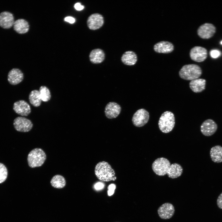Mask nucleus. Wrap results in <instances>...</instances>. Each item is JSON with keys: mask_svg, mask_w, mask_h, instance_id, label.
<instances>
[{"mask_svg": "<svg viewBox=\"0 0 222 222\" xmlns=\"http://www.w3.org/2000/svg\"><path fill=\"white\" fill-rule=\"evenodd\" d=\"M158 213L162 219L167 220L170 219L174 215L175 209L173 205L170 203H165L158 208Z\"/></svg>", "mask_w": 222, "mask_h": 222, "instance_id": "nucleus-8", "label": "nucleus"}, {"mask_svg": "<svg viewBox=\"0 0 222 222\" xmlns=\"http://www.w3.org/2000/svg\"><path fill=\"white\" fill-rule=\"evenodd\" d=\"M105 55L103 50L99 48L92 50L90 52L89 58L91 62L94 64L102 63L105 60Z\"/></svg>", "mask_w": 222, "mask_h": 222, "instance_id": "nucleus-18", "label": "nucleus"}, {"mask_svg": "<svg viewBox=\"0 0 222 222\" xmlns=\"http://www.w3.org/2000/svg\"><path fill=\"white\" fill-rule=\"evenodd\" d=\"M210 158L214 162L220 163L222 162V146L216 145L212 147L210 152Z\"/></svg>", "mask_w": 222, "mask_h": 222, "instance_id": "nucleus-22", "label": "nucleus"}, {"mask_svg": "<svg viewBox=\"0 0 222 222\" xmlns=\"http://www.w3.org/2000/svg\"><path fill=\"white\" fill-rule=\"evenodd\" d=\"M171 165L168 160L163 157L156 159L153 163L152 168L154 173L159 176L167 174Z\"/></svg>", "mask_w": 222, "mask_h": 222, "instance_id": "nucleus-5", "label": "nucleus"}, {"mask_svg": "<svg viewBox=\"0 0 222 222\" xmlns=\"http://www.w3.org/2000/svg\"><path fill=\"white\" fill-rule=\"evenodd\" d=\"M149 117V113L146 110L140 109L134 114L132 118V123L136 127H142L147 123Z\"/></svg>", "mask_w": 222, "mask_h": 222, "instance_id": "nucleus-6", "label": "nucleus"}, {"mask_svg": "<svg viewBox=\"0 0 222 222\" xmlns=\"http://www.w3.org/2000/svg\"><path fill=\"white\" fill-rule=\"evenodd\" d=\"M121 110V107L118 104L110 102L106 106L105 113L107 117L112 119L117 117L120 113Z\"/></svg>", "mask_w": 222, "mask_h": 222, "instance_id": "nucleus-14", "label": "nucleus"}, {"mask_svg": "<svg viewBox=\"0 0 222 222\" xmlns=\"http://www.w3.org/2000/svg\"><path fill=\"white\" fill-rule=\"evenodd\" d=\"M94 171L97 178L102 181H114L117 179L114 170L106 162L103 161L97 163L95 167Z\"/></svg>", "mask_w": 222, "mask_h": 222, "instance_id": "nucleus-1", "label": "nucleus"}, {"mask_svg": "<svg viewBox=\"0 0 222 222\" xmlns=\"http://www.w3.org/2000/svg\"><path fill=\"white\" fill-rule=\"evenodd\" d=\"M40 97L42 100L44 102L49 101L51 98V94L49 89L44 86H41L39 89Z\"/></svg>", "mask_w": 222, "mask_h": 222, "instance_id": "nucleus-26", "label": "nucleus"}, {"mask_svg": "<svg viewBox=\"0 0 222 222\" xmlns=\"http://www.w3.org/2000/svg\"><path fill=\"white\" fill-rule=\"evenodd\" d=\"M202 71L198 65L194 64H186L182 67L179 72L181 78L186 80H192L199 78L201 76Z\"/></svg>", "mask_w": 222, "mask_h": 222, "instance_id": "nucleus-2", "label": "nucleus"}, {"mask_svg": "<svg viewBox=\"0 0 222 222\" xmlns=\"http://www.w3.org/2000/svg\"><path fill=\"white\" fill-rule=\"evenodd\" d=\"M104 20L103 16L100 14L94 13L90 15L87 20L88 28L95 30L100 28L103 25Z\"/></svg>", "mask_w": 222, "mask_h": 222, "instance_id": "nucleus-12", "label": "nucleus"}, {"mask_svg": "<svg viewBox=\"0 0 222 222\" xmlns=\"http://www.w3.org/2000/svg\"><path fill=\"white\" fill-rule=\"evenodd\" d=\"M183 172V168L179 164L175 163L171 165L167 172L169 177L175 179L181 175Z\"/></svg>", "mask_w": 222, "mask_h": 222, "instance_id": "nucleus-23", "label": "nucleus"}, {"mask_svg": "<svg viewBox=\"0 0 222 222\" xmlns=\"http://www.w3.org/2000/svg\"><path fill=\"white\" fill-rule=\"evenodd\" d=\"M105 186V184L101 182H98L96 183L94 186V188L96 190H99L103 188Z\"/></svg>", "mask_w": 222, "mask_h": 222, "instance_id": "nucleus-30", "label": "nucleus"}, {"mask_svg": "<svg viewBox=\"0 0 222 222\" xmlns=\"http://www.w3.org/2000/svg\"><path fill=\"white\" fill-rule=\"evenodd\" d=\"M206 83L205 79L198 78L191 80L189 83V87L194 92L199 93L205 89Z\"/></svg>", "mask_w": 222, "mask_h": 222, "instance_id": "nucleus-20", "label": "nucleus"}, {"mask_svg": "<svg viewBox=\"0 0 222 222\" xmlns=\"http://www.w3.org/2000/svg\"><path fill=\"white\" fill-rule=\"evenodd\" d=\"M217 204L218 207L222 209V192L218 198L217 200Z\"/></svg>", "mask_w": 222, "mask_h": 222, "instance_id": "nucleus-31", "label": "nucleus"}, {"mask_svg": "<svg viewBox=\"0 0 222 222\" xmlns=\"http://www.w3.org/2000/svg\"><path fill=\"white\" fill-rule=\"evenodd\" d=\"M216 28L212 24L206 23L201 25L198 28L197 33L201 38L208 39L212 37L216 32Z\"/></svg>", "mask_w": 222, "mask_h": 222, "instance_id": "nucleus-11", "label": "nucleus"}, {"mask_svg": "<svg viewBox=\"0 0 222 222\" xmlns=\"http://www.w3.org/2000/svg\"><path fill=\"white\" fill-rule=\"evenodd\" d=\"M74 7L76 10L79 11L82 10L84 8V6L82 5L79 2L76 3L74 6Z\"/></svg>", "mask_w": 222, "mask_h": 222, "instance_id": "nucleus-32", "label": "nucleus"}, {"mask_svg": "<svg viewBox=\"0 0 222 222\" xmlns=\"http://www.w3.org/2000/svg\"><path fill=\"white\" fill-rule=\"evenodd\" d=\"M217 129L216 123L211 119H208L204 121L200 126V131L204 135L210 136L213 135Z\"/></svg>", "mask_w": 222, "mask_h": 222, "instance_id": "nucleus-13", "label": "nucleus"}, {"mask_svg": "<svg viewBox=\"0 0 222 222\" xmlns=\"http://www.w3.org/2000/svg\"><path fill=\"white\" fill-rule=\"evenodd\" d=\"M13 28L14 30L19 34H23L27 32L29 26L28 22L25 19L20 18L15 21Z\"/></svg>", "mask_w": 222, "mask_h": 222, "instance_id": "nucleus-19", "label": "nucleus"}, {"mask_svg": "<svg viewBox=\"0 0 222 222\" xmlns=\"http://www.w3.org/2000/svg\"><path fill=\"white\" fill-rule=\"evenodd\" d=\"M221 53L220 51L217 50H212L210 52V55L213 58H216L220 56Z\"/></svg>", "mask_w": 222, "mask_h": 222, "instance_id": "nucleus-29", "label": "nucleus"}, {"mask_svg": "<svg viewBox=\"0 0 222 222\" xmlns=\"http://www.w3.org/2000/svg\"><path fill=\"white\" fill-rule=\"evenodd\" d=\"M46 159L45 153L40 148H35L31 150L28 154L27 158L28 165L31 168L41 166Z\"/></svg>", "mask_w": 222, "mask_h": 222, "instance_id": "nucleus-3", "label": "nucleus"}, {"mask_svg": "<svg viewBox=\"0 0 222 222\" xmlns=\"http://www.w3.org/2000/svg\"><path fill=\"white\" fill-rule=\"evenodd\" d=\"M64 20L65 21L72 24L74 23L75 21V18L71 16H68L64 18Z\"/></svg>", "mask_w": 222, "mask_h": 222, "instance_id": "nucleus-33", "label": "nucleus"}, {"mask_svg": "<svg viewBox=\"0 0 222 222\" xmlns=\"http://www.w3.org/2000/svg\"><path fill=\"white\" fill-rule=\"evenodd\" d=\"M29 99L31 104L33 106L38 107L41 105L42 100L39 91L34 90L30 93Z\"/></svg>", "mask_w": 222, "mask_h": 222, "instance_id": "nucleus-25", "label": "nucleus"}, {"mask_svg": "<svg viewBox=\"0 0 222 222\" xmlns=\"http://www.w3.org/2000/svg\"><path fill=\"white\" fill-rule=\"evenodd\" d=\"M154 49L155 52L158 53H168L173 51L174 46L170 42L162 41L155 44Z\"/></svg>", "mask_w": 222, "mask_h": 222, "instance_id": "nucleus-17", "label": "nucleus"}, {"mask_svg": "<svg viewBox=\"0 0 222 222\" xmlns=\"http://www.w3.org/2000/svg\"><path fill=\"white\" fill-rule=\"evenodd\" d=\"M7 175L6 168L3 164L0 163V183H3L6 180Z\"/></svg>", "mask_w": 222, "mask_h": 222, "instance_id": "nucleus-27", "label": "nucleus"}, {"mask_svg": "<svg viewBox=\"0 0 222 222\" xmlns=\"http://www.w3.org/2000/svg\"><path fill=\"white\" fill-rule=\"evenodd\" d=\"M13 125L17 131L26 132L30 131L33 127V124L29 119L23 117H18L14 121Z\"/></svg>", "mask_w": 222, "mask_h": 222, "instance_id": "nucleus-7", "label": "nucleus"}, {"mask_svg": "<svg viewBox=\"0 0 222 222\" xmlns=\"http://www.w3.org/2000/svg\"><path fill=\"white\" fill-rule=\"evenodd\" d=\"M14 18L12 13L4 11L0 13V27L4 29L11 28L13 26Z\"/></svg>", "mask_w": 222, "mask_h": 222, "instance_id": "nucleus-9", "label": "nucleus"}, {"mask_svg": "<svg viewBox=\"0 0 222 222\" xmlns=\"http://www.w3.org/2000/svg\"><path fill=\"white\" fill-rule=\"evenodd\" d=\"M24 76L23 73L19 69L13 68L8 72L7 79L9 83L12 85L18 84L23 80Z\"/></svg>", "mask_w": 222, "mask_h": 222, "instance_id": "nucleus-16", "label": "nucleus"}, {"mask_svg": "<svg viewBox=\"0 0 222 222\" xmlns=\"http://www.w3.org/2000/svg\"><path fill=\"white\" fill-rule=\"evenodd\" d=\"M121 60L125 64L132 66L134 65L137 62L138 58L136 54L132 51H127L122 55Z\"/></svg>", "mask_w": 222, "mask_h": 222, "instance_id": "nucleus-21", "label": "nucleus"}, {"mask_svg": "<svg viewBox=\"0 0 222 222\" xmlns=\"http://www.w3.org/2000/svg\"><path fill=\"white\" fill-rule=\"evenodd\" d=\"M50 183L51 185L54 188L61 189L65 187L66 182L63 176L57 175H55L52 178Z\"/></svg>", "mask_w": 222, "mask_h": 222, "instance_id": "nucleus-24", "label": "nucleus"}, {"mask_svg": "<svg viewBox=\"0 0 222 222\" xmlns=\"http://www.w3.org/2000/svg\"><path fill=\"white\" fill-rule=\"evenodd\" d=\"M220 43L222 45V40L220 42Z\"/></svg>", "mask_w": 222, "mask_h": 222, "instance_id": "nucleus-34", "label": "nucleus"}, {"mask_svg": "<svg viewBox=\"0 0 222 222\" xmlns=\"http://www.w3.org/2000/svg\"><path fill=\"white\" fill-rule=\"evenodd\" d=\"M159 129L163 133H167L173 129L175 125V118L173 113L169 111L164 112L158 121Z\"/></svg>", "mask_w": 222, "mask_h": 222, "instance_id": "nucleus-4", "label": "nucleus"}, {"mask_svg": "<svg viewBox=\"0 0 222 222\" xmlns=\"http://www.w3.org/2000/svg\"><path fill=\"white\" fill-rule=\"evenodd\" d=\"M13 109L15 113L22 116H27L31 112L30 105L27 102L23 100L14 102Z\"/></svg>", "mask_w": 222, "mask_h": 222, "instance_id": "nucleus-15", "label": "nucleus"}, {"mask_svg": "<svg viewBox=\"0 0 222 222\" xmlns=\"http://www.w3.org/2000/svg\"><path fill=\"white\" fill-rule=\"evenodd\" d=\"M116 188V185L114 184H110L108 187V195L109 196L112 195L114 193Z\"/></svg>", "mask_w": 222, "mask_h": 222, "instance_id": "nucleus-28", "label": "nucleus"}, {"mask_svg": "<svg viewBox=\"0 0 222 222\" xmlns=\"http://www.w3.org/2000/svg\"><path fill=\"white\" fill-rule=\"evenodd\" d=\"M207 51L204 47L195 46L191 50L190 56L191 58L195 62H200L204 61L207 58Z\"/></svg>", "mask_w": 222, "mask_h": 222, "instance_id": "nucleus-10", "label": "nucleus"}]
</instances>
